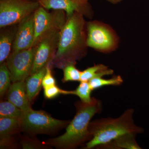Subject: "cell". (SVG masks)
I'll return each mask as SVG.
<instances>
[{"mask_svg":"<svg viewBox=\"0 0 149 149\" xmlns=\"http://www.w3.org/2000/svg\"><path fill=\"white\" fill-rule=\"evenodd\" d=\"M93 91L89 83L87 82H80V85L73 91H70V95H77L83 102L89 103L93 100L91 94Z\"/></svg>","mask_w":149,"mask_h":149,"instance_id":"21","label":"cell"},{"mask_svg":"<svg viewBox=\"0 0 149 149\" xmlns=\"http://www.w3.org/2000/svg\"><path fill=\"white\" fill-rule=\"evenodd\" d=\"M41 6L46 9L65 11L67 18L75 13L88 15V0H38Z\"/></svg>","mask_w":149,"mask_h":149,"instance_id":"10","label":"cell"},{"mask_svg":"<svg viewBox=\"0 0 149 149\" xmlns=\"http://www.w3.org/2000/svg\"><path fill=\"white\" fill-rule=\"evenodd\" d=\"M21 130L20 118H0L1 145L8 143L11 136Z\"/></svg>","mask_w":149,"mask_h":149,"instance_id":"13","label":"cell"},{"mask_svg":"<svg viewBox=\"0 0 149 149\" xmlns=\"http://www.w3.org/2000/svg\"><path fill=\"white\" fill-rule=\"evenodd\" d=\"M14 34L12 31L3 32L0 37V63L4 62L10 56Z\"/></svg>","mask_w":149,"mask_h":149,"instance_id":"17","label":"cell"},{"mask_svg":"<svg viewBox=\"0 0 149 149\" xmlns=\"http://www.w3.org/2000/svg\"><path fill=\"white\" fill-rule=\"evenodd\" d=\"M47 67L30 74L25 80L26 93L30 102L35 99L42 86V80L47 71Z\"/></svg>","mask_w":149,"mask_h":149,"instance_id":"14","label":"cell"},{"mask_svg":"<svg viewBox=\"0 0 149 149\" xmlns=\"http://www.w3.org/2000/svg\"><path fill=\"white\" fill-rule=\"evenodd\" d=\"M46 10L40 6L34 12L35 37L32 47H35L48 33L61 29L66 22L62 10L50 13Z\"/></svg>","mask_w":149,"mask_h":149,"instance_id":"7","label":"cell"},{"mask_svg":"<svg viewBox=\"0 0 149 149\" xmlns=\"http://www.w3.org/2000/svg\"><path fill=\"white\" fill-rule=\"evenodd\" d=\"M44 94L46 98L49 99L54 98L60 94L70 95V91H63L60 89L56 85L45 87Z\"/></svg>","mask_w":149,"mask_h":149,"instance_id":"23","label":"cell"},{"mask_svg":"<svg viewBox=\"0 0 149 149\" xmlns=\"http://www.w3.org/2000/svg\"><path fill=\"white\" fill-rule=\"evenodd\" d=\"M40 6L35 0H1L0 27L21 23Z\"/></svg>","mask_w":149,"mask_h":149,"instance_id":"5","label":"cell"},{"mask_svg":"<svg viewBox=\"0 0 149 149\" xmlns=\"http://www.w3.org/2000/svg\"><path fill=\"white\" fill-rule=\"evenodd\" d=\"M10 72L6 63L3 62L0 66V95L2 97L8 91L11 84Z\"/></svg>","mask_w":149,"mask_h":149,"instance_id":"20","label":"cell"},{"mask_svg":"<svg viewBox=\"0 0 149 149\" xmlns=\"http://www.w3.org/2000/svg\"><path fill=\"white\" fill-rule=\"evenodd\" d=\"M43 88L56 85V80L52 74L50 68L48 65L47 67V71L42 80Z\"/></svg>","mask_w":149,"mask_h":149,"instance_id":"24","label":"cell"},{"mask_svg":"<svg viewBox=\"0 0 149 149\" xmlns=\"http://www.w3.org/2000/svg\"><path fill=\"white\" fill-rule=\"evenodd\" d=\"M34 37V13L20 23L14 40L13 52L27 49L32 47Z\"/></svg>","mask_w":149,"mask_h":149,"instance_id":"11","label":"cell"},{"mask_svg":"<svg viewBox=\"0 0 149 149\" xmlns=\"http://www.w3.org/2000/svg\"><path fill=\"white\" fill-rule=\"evenodd\" d=\"M134 113L133 109H128L117 118H102L91 122L89 130L92 138L84 148H100L126 133H143L144 129L135 123Z\"/></svg>","mask_w":149,"mask_h":149,"instance_id":"3","label":"cell"},{"mask_svg":"<svg viewBox=\"0 0 149 149\" xmlns=\"http://www.w3.org/2000/svg\"><path fill=\"white\" fill-rule=\"evenodd\" d=\"M7 92L8 101L23 112L31 108L26 93L25 80L13 83Z\"/></svg>","mask_w":149,"mask_h":149,"instance_id":"12","label":"cell"},{"mask_svg":"<svg viewBox=\"0 0 149 149\" xmlns=\"http://www.w3.org/2000/svg\"><path fill=\"white\" fill-rule=\"evenodd\" d=\"M35 47L13 52L7 59L6 64L10 72L12 83L24 81L31 73Z\"/></svg>","mask_w":149,"mask_h":149,"instance_id":"9","label":"cell"},{"mask_svg":"<svg viewBox=\"0 0 149 149\" xmlns=\"http://www.w3.org/2000/svg\"><path fill=\"white\" fill-rule=\"evenodd\" d=\"M106 1L109 2L110 3H111L115 4L118 3L120 2L123 0H106Z\"/></svg>","mask_w":149,"mask_h":149,"instance_id":"25","label":"cell"},{"mask_svg":"<svg viewBox=\"0 0 149 149\" xmlns=\"http://www.w3.org/2000/svg\"><path fill=\"white\" fill-rule=\"evenodd\" d=\"M85 22L82 14L75 13L67 18L60 32L57 49L54 59L58 66L63 67L75 63L85 54L87 45Z\"/></svg>","mask_w":149,"mask_h":149,"instance_id":"2","label":"cell"},{"mask_svg":"<svg viewBox=\"0 0 149 149\" xmlns=\"http://www.w3.org/2000/svg\"><path fill=\"white\" fill-rule=\"evenodd\" d=\"M81 71L74 66V63H69L63 68V82L80 81Z\"/></svg>","mask_w":149,"mask_h":149,"instance_id":"22","label":"cell"},{"mask_svg":"<svg viewBox=\"0 0 149 149\" xmlns=\"http://www.w3.org/2000/svg\"><path fill=\"white\" fill-rule=\"evenodd\" d=\"M75 106L76 114L68 126L66 132L57 138L49 139L45 142V145L57 148L72 149L91 141L92 137L89 132V125L93 116L102 111V101L93 98L89 103L81 101Z\"/></svg>","mask_w":149,"mask_h":149,"instance_id":"1","label":"cell"},{"mask_svg":"<svg viewBox=\"0 0 149 149\" xmlns=\"http://www.w3.org/2000/svg\"><path fill=\"white\" fill-rule=\"evenodd\" d=\"M61 29L48 33L35 46L34 60L30 74L48 66L57 49Z\"/></svg>","mask_w":149,"mask_h":149,"instance_id":"8","label":"cell"},{"mask_svg":"<svg viewBox=\"0 0 149 149\" xmlns=\"http://www.w3.org/2000/svg\"><path fill=\"white\" fill-rule=\"evenodd\" d=\"M92 90L106 86H118L122 84L123 80L120 75H117L111 79H104L102 77H95L88 82Z\"/></svg>","mask_w":149,"mask_h":149,"instance_id":"18","label":"cell"},{"mask_svg":"<svg viewBox=\"0 0 149 149\" xmlns=\"http://www.w3.org/2000/svg\"><path fill=\"white\" fill-rule=\"evenodd\" d=\"M113 73V70L109 69L104 65H96L81 71L80 82H88L95 77H102Z\"/></svg>","mask_w":149,"mask_h":149,"instance_id":"16","label":"cell"},{"mask_svg":"<svg viewBox=\"0 0 149 149\" xmlns=\"http://www.w3.org/2000/svg\"><path fill=\"white\" fill-rule=\"evenodd\" d=\"M136 135L135 133H126L100 148L101 149H141V147L136 142Z\"/></svg>","mask_w":149,"mask_h":149,"instance_id":"15","label":"cell"},{"mask_svg":"<svg viewBox=\"0 0 149 149\" xmlns=\"http://www.w3.org/2000/svg\"><path fill=\"white\" fill-rule=\"evenodd\" d=\"M21 130L29 134H50L64 127L69 121L55 119L42 111L30 109L20 118Z\"/></svg>","mask_w":149,"mask_h":149,"instance_id":"4","label":"cell"},{"mask_svg":"<svg viewBox=\"0 0 149 149\" xmlns=\"http://www.w3.org/2000/svg\"><path fill=\"white\" fill-rule=\"evenodd\" d=\"M23 112L10 102L4 101L0 103V117L21 118Z\"/></svg>","mask_w":149,"mask_h":149,"instance_id":"19","label":"cell"},{"mask_svg":"<svg viewBox=\"0 0 149 149\" xmlns=\"http://www.w3.org/2000/svg\"><path fill=\"white\" fill-rule=\"evenodd\" d=\"M87 47L102 52L113 51L118 44L117 38L111 29L98 22H90L87 25Z\"/></svg>","mask_w":149,"mask_h":149,"instance_id":"6","label":"cell"}]
</instances>
